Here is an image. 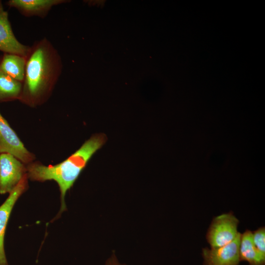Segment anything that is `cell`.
<instances>
[{
  "instance_id": "cell-1",
  "label": "cell",
  "mask_w": 265,
  "mask_h": 265,
  "mask_svg": "<svg viewBox=\"0 0 265 265\" xmlns=\"http://www.w3.org/2000/svg\"><path fill=\"white\" fill-rule=\"evenodd\" d=\"M26 60L19 101L34 107L49 98L61 75L62 60L57 50L45 37L30 46Z\"/></svg>"
},
{
  "instance_id": "cell-2",
  "label": "cell",
  "mask_w": 265,
  "mask_h": 265,
  "mask_svg": "<svg viewBox=\"0 0 265 265\" xmlns=\"http://www.w3.org/2000/svg\"><path fill=\"white\" fill-rule=\"evenodd\" d=\"M107 136L104 133H97L61 162L46 166L39 162L27 164V178L31 181L44 182L54 181L60 191V213L66 210L65 197L68 190L74 185L93 155L106 143Z\"/></svg>"
},
{
  "instance_id": "cell-3",
  "label": "cell",
  "mask_w": 265,
  "mask_h": 265,
  "mask_svg": "<svg viewBox=\"0 0 265 265\" xmlns=\"http://www.w3.org/2000/svg\"><path fill=\"white\" fill-rule=\"evenodd\" d=\"M239 223L233 212L223 213L214 217L206 234V239L211 248L224 246L237 237Z\"/></svg>"
},
{
  "instance_id": "cell-4",
  "label": "cell",
  "mask_w": 265,
  "mask_h": 265,
  "mask_svg": "<svg viewBox=\"0 0 265 265\" xmlns=\"http://www.w3.org/2000/svg\"><path fill=\"white\" fill-rule=\"evenodd\" d=\"M26 174L25 163L10 154H0V194L10 193Z\"/></svg>"
},
{
  "instance_id": "cell-5",
  "label": "cell",
  "mask_w": 265,
  "mask_h": 265,
  "mask_svg": "<svg viewBox=\"0 0 265 265\" xmlns=\"http://www.w3.org/2000/svg\"><path fill=\"white\" fill-rule=\"evenodd\" d=\"M10 154L23 163L28 164L35 159L27 150L15 132L0 112V154Z\"/></svg>"
},
{
  "instance_id": "cell-6",
  "label": "cell",
  "mask_w": 265,
  "mask_h": 265,
  "mask_svg": "<svg viewBox=\"0 0 265 265\" xmlns=\"http://www.w3.org/2000/svg\"><path fill=\"white\" fill-rule=\"evenodd\" d=\"M240 236L239 233L233 241L220 247L203 248L204 265H238Z\"/></svg>"
},
{
  "instance_id": "cell-7",
  "label": "cell",
  "mask_w": 265,
  "mask_h": 265,
  "mask_svg": "<svg viewBox=\"0 0 265 265\" xmlns=\"http://www.w3.org/2000/svg\"><path fill=\"white\" fill-rule=\"evenodd\" d=\"M27 179L26 174L0 206V265H8L4 247V235L12 209L17 200L27 188Z\"/></svg>"
},
{
  "instance_id": "cell-8",
  "label": "cell",
  "mask_w": 265,
  "mask_h": 265,
  "mask_svg": "<svg viewBox=\"0 0 265 265\" xmlns=\"http://www.w3.org/2000/svg\"><path fill=\"white\" fill-rule=\"evenodd\" d=\"M30 46L20 42L15 36L8 19V12L0 1V51L26 56Z\"/></svg>"
},
{
  "instance_id": "cell-9",
  "label": "cell",
  "mask_w": 265,
  "mask_h": 265,
  "mask_svg": "<svg viewBox=\"0 0 265 265\" xmlns=\"http://www.w3.org/2000/svg\"><path fill=\"white\" fill-rule=\"evenodd\" d=\"M66 0H9L7 4L26 17L45 18L54 6L68 2Z\"/></svg>"
},
{
  "instance_id": "cell-10",
  "label": "cell",
  "mask_w": 265,
  "mask_h": 265,
  "mask_svg": "<svg viewBox=\"0 0 265 265\" xmlns=\"http://www.w3.org/2000/svg\"><path fill=\"white\" fill-rule=\"evenodd\" d=\"M239 255L240 261H245L249 265H265V255L255 247L252 238V232L246 230L241 234Z\"/></svg>"
},
{
  "instance_id": "cell-11",
  "label": "cell",
  "mask_w": 265,
  "mask_h": 265,
  "mask_svg": "<svg viewBox=\"0 0 265 265\" xmlns=\"http://www.w3.org/2000/svg\"><path fill=\"white\" fill-rule=\"evenodd\" d=\"M26 56L16 54L4 53L0 60V70L23 82L24 79Z\"/></svg>"
},
{
  "instance_id": "cell-12",
  "label": "cell",
  "mask_w": 265,
  "mask_h": 265,
  "mask_svg": "<svg viewBox=\"0 0 265 265\" xmlns=\"http://www.w3.org/2000/svg\"><path fill=\"white\" fill-rule=\"evenodd\" d=\"M22 82L0 70V102L19 100L22 90Z\"/></svg>"
},
{
  "instance_id": "cell-13",
  "label": "cell",
  "mask_w": 265,
  "mask_h": 265,
  "mask_svg": "<svg viewBox=\"0 0 265 265\" xmlns=\"http://www.w3.org/2000/svg\"><path fill=\"white\" fill-rule=\"evenodd\" d=\"M253 243L256 248L265 255V228L261 227L252 232Z\"/></svg>"
},
{
  "instance_id": "cell-14",
  "label": "cell",
  "mask_w": 265,
  "mask_h": 265,
  "mask_svg": "<svg viewBox=\"0 0 265 265\" xmlns=\"http://www.w3.org/2000/svg\"><path fill=\"white\" fill-rule=\"evenodd\" d=\"M105 265H127L125 264L120 263L116 255L115 252H112L111 256L106 260Z\"/></svg>"
}]
</instances>
